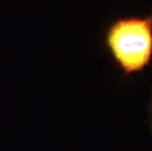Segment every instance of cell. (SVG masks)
<instances>
[{
	"mask_svg": "<svg viewBox=\"0 0 152 151\" xmlns=\"http://www.w3.org/2000/svg\"><path fill=\"white\" fill-rule=\"evenodd\" d=\"M105 43L126 75L142 72L152 60V12L113 22L106 31Z\"/></svg>",
	"mask_w": 152,
	"mask_h": 151,
	"instance_id": "6da1fadb",
	"label": "cell"
},
{
	"mask_svg": "<svg viewBox=\"0 0 152 151\" xmlns=\"http://www.w3.org/2000/svg\"><path fill=\"white\" fill-rule=\"evenodd\" d=\"M147 126L150 136L152 139V85L150 88V94L147 102Z\"/></svg>",
	"mask_w": 152,
	"mask_h": 151,
	"instance_id": "7a4b0ae2",
	"label": "cell"
}]
</instances>
